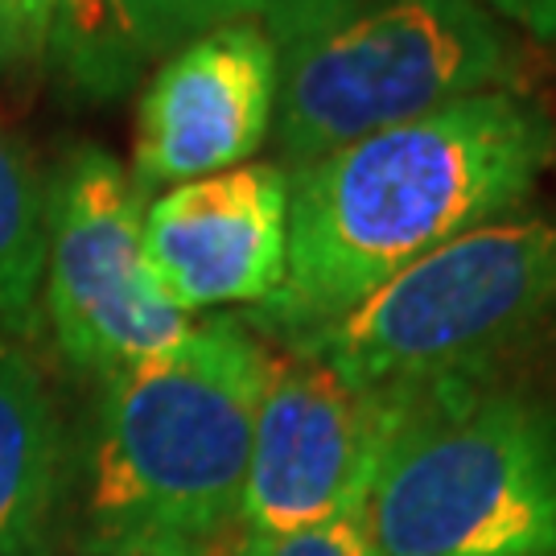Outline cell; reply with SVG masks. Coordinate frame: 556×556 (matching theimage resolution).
I'll return each mask as SVG.
<instances>
[{
	"label": "cell",
	"instance_id": "1",
	"mask_svg": "<svg viewBox=\"0 0 556 556\" xmlns=\"http://www.w3.org/2000/svg\"><path fill=\"white\" fill-rule=\"evenodd\" d=\"M556 161V116L528 91H486L289 174L285 280L243 321L301 346L441 243L532 199Z\"/></svg>",
	"mask_w": 556,
	"mask_h": 556
},
{
	"label": "cell",
	"instance_id": "2",
	"mask_svg": "<svg viewBox=\"0 0 556 556\" xmlns=\"http://www.w3.org/2000/svg\"><path fill=\"white\" fill-rule=\"evenodd\" d=\"M268 358V338L223 314L103 379L79 556L236 553Z\"/></svg>",
	"mask_w": 556,
	"mask_h": 556
},
{
	"label": "cell",
	"instance_id": "3",
	"mask_svg": "<svg viewBox=\"0 0 556 556\" xmlns=\"http://www.w3.org/2000/svg\"><path fill=\"white\" fill-rule=\"evenodd\" d=\"M358 523L371 556H556V404L503 379L396 396Z\"/></svg>",
	"mask_w": 556,
	"mask_h": 556
},
{
	"label": "cell",
	"instance_id": "4",
	"mask_svg": "<svg viewBox=\"0 0 556 556\" xmlns=\"http://www.w3.org/2000/svg\"><path fill=\"white\" fill-rule=\"evenodd\" d=\"M556 326V215L511 211L441 243L301 346L379 396L498 379Z\"/></svg>",
	"mask_w": 556,
	"mask_h": 556
},
{
	"label": "cell",
	"instance_id": "5",
	"mask_svg": "<svg viewBox=\"0 0 556 556\" xmlns=\"http://www.w3.org/2000/svg\"><path fill=\"white\" fill-rule=\"evenodd\" d=\"M486 91H519V46L478 0H355L280 50L277 165L298 174Z\"/></svg>",
	"mask_w": 556,
	"mask_h": 556
},
{
	"label": "cell",
	"instance_id": "6",
	"mask_svg": "<svg viewBox=\"0 0 556 556\" xmlns=\"http://www.w3.org/2000/svg\"><path fill=\"white\" fill-rule=\"evenodd\" d=\"M144 194L100 144H79L46 190L41 305L62 358L112 379L190 334V314L144 264Z\"/></svg>",
	"mask_w": 556,
	"mask_h": 556
},
{
	"label": "cell",
	"instance_id": "7",
	"mask_svg": "<svg viewBox=\"0 0 556 556\" xmlns=\"http://www.w3.org/2000/svg\"><path fill=\"white\" fill-rule=\"evenodd\" d=\"M396 420V396L338 376L321 355L273 346L243 486V536L355 516Z\"/></svg>",
	"mask_w": 556,
	"mask_h": 556
},
{
	"label": "cell",
	"instance_id": "8",
	"mask_svg": "<svg viewBox=\"0 0 556 556\" xmlns=\"http://www.w3.org/2000/svg\"><path fill=\"white\" fill-rule=\"evenodd\" d=\"M280 46L260 25H223L161 59L144 83L132 140L140 194L215 178L260 153L273 132Z\"/></svg>",
	"mask_w": 556,
	"mask_h": 556
},
{
	"label": "cell",
	"instance_id": "9",
	"mask_svg": "<svg viewBox=\"0 0 556 556\" xmlns=\"http://www.w3.org/2000/svg\"><path fill=\"white\" fill-rule=\"evenodd\" d=\"M144 264L181 314L256 309L285 280L289 174L248 161L215 178L169 186L144 206Z\"/></svg>",
	"mask_w": 556,
	"mask_h": 556
},
{
	"label": "cell",
	"instance_id": "10",
	"mask_svg": "<svg viewBox=\"0 0 556 556\" xmlns=\"http://www.w3.org/2000/svg\"><path fill=\"white\" fill-rule=\"evenodd\" d=\"M62 429L38 363L0 334V556H54Z\"/></svg>",
	"mask_w": 556,
	"mask_h": 556
},
{
	"label": "cell",
	"instance_id": "11",
	"mask_svg": "<svg viewBox=\"0 0 556 556\" xmlns=\"http://www.w3.org/2000/svg\"><path fill=\"white\" fill-rule=\"evenodd\" d=\"M46 66L87 103L128 96L149 66L128 0H50Z\"/></svg>",
	"mask_w": 556,
	"mask_h": 556
},
{
	"label": "cell",
	"instance_id": "12",
	"mask_svg": "<svg viewBox=\"0 0 556 556\" xmlns=\"http://www.w3.org/2000/svg\"><path fill=\"white\" fill-rule=\"evenodd\" d=\"M46 273V186L0 124V330L34 334Z\"/></svg>",
	"mask_w": 556,
	"mask_h": 556
},
{
	"label": "cell",
	"instance_id": "13",
	"mask_svg": "<svg viewBox=\"0 0 556 556\" xmlns=\"http://www.w3.org/2000/svg\"><path fill=\"white\" fill-rule=\"evenodd\" d=\"M355 0H128L137 38L149 62L169 59L186 41L223 25H260L280 50L318 34L321 25L342 17Z\"/></svg>",
	"mask_w": 556,
	"mask_h": 556
},
{
	"label": "cell",
	"instance_id": "14",
	"mask_svg": "<svg viewBox=\"0 0 556 556\" xmlns=\"http://www.w3.org/2000/svg\"><path fill=\"white\" fill-rule=\"evenodd\" d=\"M231 556H371L363 523L355 516L326 519L301 532H273V536H239Z\"/></svg>",
	"mask_w": 556,
	"mask_h": 556
},
{
	"label": "cell",
	"instance_id": "15",
	"mask_svg": "<svg viewBox=\"0 0 556 556\" xmlns=\"http://www.w3.org/2000/svg\"><path fill=\"white\" fill-rule=\"evenodd\" d=\"M50 0H0V75L25 79L46 66Z\"/></svg>",
	"mask_w": 556,
	"mask_h": 556
},
{
	"label": "cell",
	"instance_id": "16",
	"mask_svg": "<svg viewBox=\"0 0 556 556\" xmlns=\"http://www.w3.org/2000/svg\"><path fill=\"white\" fill-rule=\"evenodd\" d=\"M491 4L498 17L511 21L540 46H556V0H478Z\"/></svg>",
	"mask_w": 556,
	"mask_h": 556
}]
</instances>
